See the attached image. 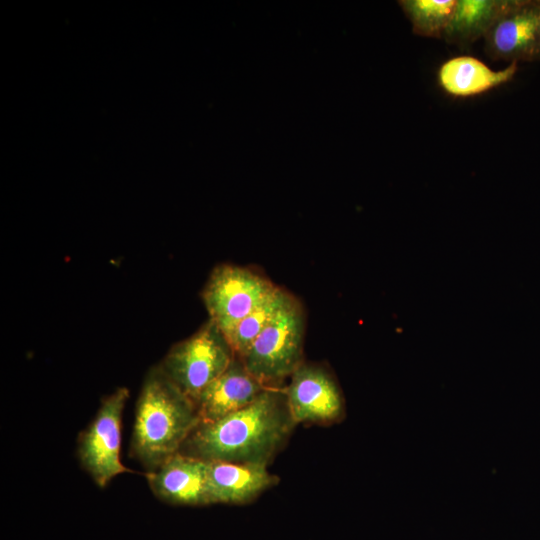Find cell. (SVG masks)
Wrapping results in <instances>:
<instances>
[{"label": "cell", "mask_w": 540, "mask_h": 540, "mask_svg": "<svg viewBox=\"0 0 540 540\" xmlns=\"http://www.w3.org/2000/svg\"><path fill=\"white\" fill-rule=\"evenodd\" d=\"M295 425L285 386L268 387L246 407L217 421L199 423L179 452L204 461L267 466Z\"/></svg>", "instance_id": "6da1fadb"}, {"label": "cell", "mask_w": 540, "mask_h": 540, "mask_svg": "<svg viewBox=\"0 0 540 540\" xmlns=\"http://www.w3.org/2000/svg\"><path fill=\"white\" fill-rule=\"evenodd\" d=\"M199 423L195 403L158 364L152 366L136 403L130 456L153 471L180 451Z\"/></svg>", "instance_id": "7a4b0ae2"}, {"label": "cell", "mask_w": 540, "mask_h": 540, "mask_svg": "<svg viewBox=\"0 0 540 540\" xmlns=\"http://www.w3.org/2000/svg\"><path fill=\"white\" fill-rule=\"evenodd\" d=\"M306 313L301 301L288 292L283 304L241 359L266 387H282L304 362Z\"/></svg>", "instance_id": "3957f363"}, {"label": "cell", "mask_w": 540, "mask_h": 540, "mask_svg": "<svg viewBox=\"0 0 540 540\" xmlns=\"http://www.w3.org/2000/svg\"><path fill=\"white\" fill-rule=\"evenodd\" d=\"M235 356L225 334L207 319L191 336L175 343L158 365L196 403L202 391L228 368Z\"/></svg>", "instance_id": "277c9868"}, {"label": "cell", "mask_w": 540, "mask_h": 540, "mask_svg": "<svg viewBox=\"0 0 540 540\" xmlns=\"http://www.w3.org/2000/svg\"><path fill=\"white\" fill-rule=\"evenodd\" d=\"M266 276L239 265L223 263L211 271L201 299L225 336L251 311L278 289Z\"/></svg>", "instance_id": "5b68a950"}, {"label": "cell", "mask_w": 540, "mask_h": 540, "mask_svg": "<svg viewBox=\"0 0 540 540\" xmlns=\"http://www.w3.org/2000/svg\"><path fill=\"white\" fill-rule=\"evenodd\" d=\"M128 398L126 387H119L106 396L91 423L78 437L79 462L100 488L119 474L133 472L120 460L122 414Z\"/></svg>", "instance_id": "8992f818"}, {"label": "cell", "mask_w": 540, "mask_h": 540, "mask_svg": "<svg viewBox=\"0 0 540 540\" xmlns=\"http://www.w3.org/2000/svg\"><path fill=\"white\" fill-rule=\"evenodd\" d=\"M288 407L296 424H331L345 415L342 390L322 364L304 361L285 386Z\"/></svg>", "instance_id": "52a82bcc"}, {"label": "cell", "mask_w": 540, "mask_h": 540, "mask_svg": "<svg viewBox=\"0 0 540 540\" xmlns=\"http://www.w3.org/2000/svg\"><path fill=\"white\" fill-rule=\"evenodd\" d=\"M484 39L486 54L493 59L510 63L540 59V1L512 0Z\"/></svg>", "instance_id": "ba28073f"}, {"label": "cell", "mask_w": 540, "mask_h": 540, "mask_svg": "<svg viewBox=\"0 0 540 540\" xmlns=\"http://www.w3.org/2000/svg\"><path fill=\"white\" fill-rule=\"evenodd\" d=\"M156 497L174 505H207V461L178 452L146 474Z\"/></svg>", "instance_id": "9c48e42d"}, {"label": "cell", "mask_w": 540, "mask_h": 540, "mask_svg": "<svg viewBox=\"0 0 540 540\" xmlns=\"http://www.w3.org/2000/svg\"><path fill=\"white\" fill-rule=\"evenodd\" d=\"M268 387L260 383L235 356L228 368L200 394L196 401L200 423L217 421L252 403Z\"/></svg>", "instance_id": "30bf717a"}, {"label": "cell", "mask_w": 540, "mask_h": 540, "mask_svg": "<svg viewBox=\"0 0 540 540\" xmlns=\"http://www.w3.org/2000/svg\"><path fill=\"white\" fill-rule=\"evenodd\" d=\"M278 478L259 464L207 461L210 504H243L273 486Z\"/></svg>", "instance_id": "8fae6325"}, {"label": "cell", "mask_w": 540, "mask_h": 540, "mask_svg": "<svg viewBox=\"0 0 540 540\" xmlns=\"http://www.w3.org/2000/svg\"><path fill=\"white\" fill-rule=\"evenodd\" d=\"M517 63L495 71L472 56H458L445 61L438 71V82L445 92L456 97H470L487 92L513 79Z\"/></svg>", "instance_id": "7c38bea8"}, {"label": "cell", "mask_w": 540, "mask_h": 540, "mask_svg": "<svg viewBox=\"0 0 540 540\" xmlns=\"http://www.w3.org/2000/svg\"><path fill=\"white\" fill-rule=\"evenodd\" d=\"M512 0H457L443 39L466 46L484 37Z\"/></svg>", "instance_id": "4fadbf2b"}, {"label": "cell", "mask_w": 540, "mask_h": 540, "mask_svg": "<svg viewBox=\"0 0 540 540\" xmlns=\"http://www.w3.org/2000/svg\"><path fill=\"white\" fill-rule=\"evenodd\" d=\"M457 0H401L399 5L413 32L430 38H443Z\"/></svg>", "instance_id": "5bb4252c"}, {"label": "cell", "mask_w": 540, "mask_h": 540, "mask_svg": "<svg viewBox=\"0 0 540 540\" xmlns=\"http://www.w3.org/2000/svg\"><path fill=\"white\" fill-rule=\"evenodd\" d=\"M288 291L282 287L245 316L227 335L237 357L242 359L256 338L283 304Z\"/></svg>", "instance_id": "9a60e30c"}]
</instances>
